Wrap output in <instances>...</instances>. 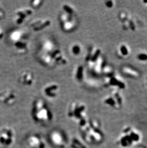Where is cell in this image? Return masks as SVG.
I'll use <instances>...</instances> for the list:
<instances>
[{
    "label": "cell",
    "instance_id": "cell-1",
    "mask_svg": "<svg viewBox=\"0 0 147 148\" xmlns=\"http://www.w3.org/2000/svg\"><path fill=\"white\" fill-rule=\"evenodd\" d=\"M31 115L34 121L41 125L47 126L53 121V114L51 109L41 98H37L33 101Z\"/></svg>",
    "mask_w": 147,
    "mask_h": 148
},
{
    "label": "cell",
    "instance_id": "cell-2",
    "mask_svg": "<svg viewBox=\"0 0 147 148\" xmlns=\"http://www.w3.org/2000/svg\"><path fill=\"white\" fill-rule=\"evenodd\" d=\"M86 111L87 108L84 102L75 101L70 104L67 114L70 119L79 126L87 119Z\"/></svg>",
    "mask_w": 147,
    "mask_h": 148
},
{
    "label": "cell",
    "instance_id": "cell-3",
    "mask_svg": "<svg viewBox=\"0 0 147 148\" xmlns=\"http://www.w3.org/2000/svg\"><path fill=\"white\" fill-rule=\"evenodd\" d=\"M76 16H72L62 12L59 16V22L61 30L65 33L75 31L78 27Z\"/></svg>",
    "mask_w": 147,
    "mask_h": 148
},
{
    "label": "cell",
    "instance_id": "cell-4",
    "mask_svg": "<svg viewBox=\"0 0 147 148\" xmlns=\"http://www.w3.org/2000/svg\"><path fill=\"white\" fill-rule=\"evenodd\" d=\"M49 140L56 148H65L67 138L64 132L59 129H53L48 134Z\"/></svg>",
    "mask_w": 147,
    "mask_h": 148
},
{
    "label": "cell",
    "instance_id": "cell-5",
    "mask_svg": "<svg viewBox=\"0 0 147 148\" xmlns=\"http://www.w3.org/2000/svg\"><path fill=\"white\" fill-rule=\"evenodd\" d=\"M24 148H46V143L39 134H31L24 140Z\"/></svg>",
    "mask_w": 147,
    "mask_h": 148
},
{
    "label": "cell",
    "instance_id": "cell-6",
    "mask_svg": "<svg viewBox=\"0 0 147 148\" xmlns=\"http://www.w3.org/2000/svg\"><path fill=\"white\" fill-rule=\"evenodd\" d=\"M33 10L30 7L20 8L15 12L14 14V21L17 25H22L28 18L33 15Z\"/></svg>",
    "mask_w": 147,
    "mask_h": 148
},
{
    "label": "cell",
    "instance_id": "cell-7",
    "mask_svg": "<svg viewBox=\"0 0 147 148\" xmlns=\"http://www.w3.org/2000/svg\"><path fill=\"white\" fill-rule=\"evenodd\" d=\"M51 20L46 17H38L32 20L29 26L34 32H39L46 29L51 26Z\"/></svg>",
    "mask_w": 147,
    "mask_h": 148
},
{
    "label": "cell",
    "instance_id": "cell-8",
    "mask_svg": "<svg viewBox=\"0 0 147 148\" xmlns=\"http://www.w3.org/2000/svg\"><path fill=\"white\" fill-rule=\"evenodd\" d=\"M59 85L54 82L47 83L43 88V94L46 98L53 100L57 98L59 94Z\"/></svg>",
    "mask_w": 147,
    "mask_h": 148
},
{
    "label": "cell",
    "instance_id": "cell-9",
    "mask_svg": "<svg viewBox=\"0 0 147 148\" xmlns=\"http://www.w3.org/2000/svg\"><path fill=\"white\" fill-rule=\"evenodd\" d=\"M54 66H65L68 63V60L64 52L59 48H56L50 53Z\"/></svg>",
    "mask_w": 147,
    "mask_h": 148
},
{
    "label": "cell",
    "instance_id": "cell-10",
    "mask_svg": "<svg viewBox=\"0 0 147 148\" xmlns=\"http://www.w3.org/2000/svg\"><path fill=\"white\" fill-rule=\"evenodd\" d=\"M18 81L24 87H31L35 84V74L29 70H25L20 74Z\"/></svg>",
    "mask_w": 147,
    "mask_h": 148
},
{
    "label": "cell",
    "instance_id": "cell-11",
    "mask_svg": "<svg viewBox=\"0 0 147 148\" xmlns=\"http://www.w3.org/2000/svg\"><path fill=\"white\" fill-rule=\"evenodd\" d=\"M17 99L15 92L12 90H6L0 94V101L7 105H12Z\"/></svg>",
    "mask_w": 147,
    "mask_h": 148
},
{
    "label": "cell",
    "instance_id": "cell-12",
    "mask_svg": "<svg viewBox=\"0 0 147 148\" xmlns=\"http://www.w3.org/2000/svg\"><path fill=\"white\" fill-rule=\"evenodd\" d=\"M14 43V49L16 53L19 55L25 54L28 51V42L26 38L21 39Z\"/></svg>",
    "mask_w": 147,
    "mask_h": 148
},
{
    "label": "cell",
    "instance_id": "cell-13",
    "mask_svg": "<svg viewBox=\"0 0 147 148\" xmlns=\"http://www.w3.org/2000/svg\"><path fill=\"white\" fill-rule=\"evenodd\" d=\"M100 54L101 50L100 49H96L94 51L93 47H90L88 49V52L85 57L86 63L89 66H90L91 63H95L97 60Z\"/></svg>",
    "mask_w": 147,
    "mask_h": 148
},
{
    "label": "cell",
    "instance_id": "cell-14",
    "mask_svg": "<svg viewBox=\"0 0 147 148\" xmlns=\"http://www.w3.org/2000/svg\"><path fill=\"white\" fill-rule=\"evenodd\" d=\"M57 48L56 43L50 38H45L41 43L40 48L42 53H50Z\"/></svg>",
    "mask_w": 147,
    "mask_h": 148
},
{
    "label": "cell",
    "instance_id": "cell-15",
    "mask_svg": "<svg viewBox=\"0 0 147 148\" xmlns=\"http://www.w3.org/2000/svg\"><path fill=\"white\" fill-rule=\"evenodd\" d=\"M14 140V133L11 129H6L1 136V141L6 145H10Z\"/></svg>",
    "mask_w": 147,
    "mask_h": 148
},
{
    "label": "cell",
    "instance_id": "cell-16",
    "mask_svg": "<svg viewBox=\"0 0 147 148\" xmlns=\"http://www.w3.org/2000/svg\"><path fill=\"white\" fill-rule=\"evenodd\" d=\"M73 76L74 79L78 82H81L85 78V68L82 64H78L74 70Z\"/></svg>",
    "mask_w": 147,
    "mask_h": 148
},
{
    "label": "cell",
    "instance_id": "cell-17",
    "mask_svg": "<svg viewBox=\"0 0 147 148\" xmlns=\"http://www.w3.org/2000/svg\"><path fill=\"white\" fill-rule=\"evenodd\" d=\"M69 51L74 57H79L82 54L83 52V46L79 42H73L70 45Z\"/></svg>",
    "mask_w": 147,
    "mask_h": 148
},
{
    "label": "cell",
    "instance_id": "cell-18",
    "mask_svg": "<svg viewBox=\"0 0 147 148\" xmlns=\"http://www.w3.org/2000/svg\"><path fill=\"white\" fill-rule=\"evenodd\" d=\"M24 38H25V34L21 30H15L12 32L10 34V39L13 43L17 42Z\"/></svg>",
    "mask_w": 147,
    "mask_h": 148
},
{
    "label": "cell",
    "instance_id": "cell-19",
    "mask_svg": "<svg viewBox=\"0 0 147 148\" xmlns=\"http://www.w3.org/2000/svg\"><path fill=\"white\" fill-rule=\"evenodd\" d=\"M62 12L72 16H76V9L73 5L69 3H65L62 4Z\"/></svg>",
    "mask_w": 147,
    "mask_h": 148
},
{
    "label": "cell",
    "instance_id": "cell-20",
    "mask_svg": "<svg viewBox=\"0 0 147 148\" xmlns=\"http://www.w3.org/2000/svg\"><path fill=\"white\" fill-rule=\"evenodd\" d=\"M70 145L71 148H87L85 142L78 137H73L71 139Z\"/></svg>",
    "mask_w": 147,
    "mask_h": 148
},
{
    "label": "cell",
    "instance_id": "cell-21",
    "mask_svg": "<svg viewBox=\"0 0 147 148\" xmlns=\"http://www.w3.org/2000/svg\"><path fill=\"white\" fill-rule=\"evenodd\" d=\"M44 1L42 0H33L30 2V7L33 9H38L43 5Z\"/></svg>",
    "mask_w": 147,
    "mask_h": 148
},
{
    "label": "cell",
    "instance_id": "cell-22",
    "mask_svg": "<svg viewBox=\"0 0 147 148\" xmlns=\"http://www.w3.org/2000/svg\"><path fill=\"white\" fill-rule=\"evenodd\" d=\"M110 84L112 85H117L121 89H123L125 87V84L123 82L118 81V80L115 78H111L110 81Z\"/></svg>",
    "mask_w": 147,
    "mask_h": 148
},
{
    "label": "cell",
    "instance_id": "cell-23",
    "mask_svg": "<svg viewBox=\"0 0 147 148\" xmlns=\"http://www.w3.org/2000/svg\"><path fill=\"white\" fill-rule=\"evenodd\" d=\"M105 103L107 104L110 105L111 106H113L115 104V102L112 98H110L105 100Z\"/></svg>",
    "mask_w": 147,
    "mask_h": 148
},
{
    "label": "cell",
    "instance_id": "cell-24",
    "mask_svg": "<svg viewBox=\"0 0 147 148\" xmlns=\"http://www.w3.org/2000/svg\"><path fill=\"white\" fill-rule=\"evenodd\" d=\"M121 52L123 55H127L128 54V50L127 49L126 47L125 46H122L120 49Z\"/></svg>",
    "mask_w": 147,
    "mask_h": 148
},
{
    "label": "cell",
    "instance_id": "cell-25",
    "mask_svg": "<svg viewBox=\"0 0 147 148\" xmlns=\"http://www.w3.org/2000/svg\"><path fill=\"white\" fill-rule=\"evenodd\" d=\"M138 59L141 60H147V55L144 54L139 55L138 56Z\"/></svg>",
    "mask_w": 147,
    "mask_h": 148
},
{
    "label": "cell",
    "instance_id": "cell-26",
    "mask_svg": "<svg viewBox=\"0 0 147 148\" xmlns=\"http://www.w3.org/2000/svg\"><path fill=\"white\" fill-rule=\"evenodd\" d=\"M131 138L133 139L135 141H137V140H139V136L136 134L131 133Z\"/></svg>",
    "mask_w": 147,
    "mask_h": 148
},
{
    "label": "cell",
    "instance_id": "cell-27",
    "mask_svg": "<svg viewBox=\"0 0 147 148\" xmlns=\"http://www.w3.org/2000/svg\"><path fill=\"white\" fill-rule=\"evenodd\" d=\"M105 5L107 6V7H109V8L112 7V1H106V3H105Z\"/></svg>",
    "mask_w": 147,
    "mask_h": 148
},
{
    "label": "cell",
    "instance_id": "cell-28",
    "mask_svg": "<svg viewBox=\"0 0 147 148\" xmlns=\"http://www.w3.org/2000/svg\"><path fill=\"white\" fill-rule=\"evenodd\" d=\"M116 97H117V99H118V103L119 104H120L121 103V98H120V97H119V95L116 94Z\"/></svg>",
    "mask_w": 147,
    "mask_h": 148
},
{
    "label": "cell",
    "instance_id": "cell-29",
    "mask_svg": "<svg viewBox=\"0 0 147 148\" xmlns=\"http://www.w3.org/2000/svg\"><path fill=\"white\" fill-rule=\"evenodd\" d=\"M144 3H147V1H144Z\"/></svg>",
    "mask_w": 147,
    "mask_h": 148
}]
</instances>
